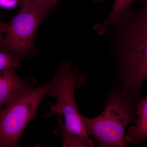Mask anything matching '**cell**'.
I'll return each instance as SVG.
<instances>
[{
  "instance_id": "6da1fadb",
  "label": "cell",
  "mask_w": 147,
  "mask_h": 147,
  "mask_svg": "<svg viewBox=\"0 0 147 147\" xmlns=\"http://www.w3.org/2000/svg\"><path fill=\"white\" fill-rule=\"evenodd\" d=\"M85 82V78L71 64L63 63L49 83L47 94L56 100L55 104L50 103L45 117L53 114L64 117L65 125L69 131L81 137L88 147H94L84 127L82 115L77 109L74 100L75 88Z\"/></svg>"
},
{
  "instance_id": "7a4b0ae2",
  "label": "cell",
  "mask_w": 147,
  "mask_h": 147,
  "mask_svg": "<svg viewBox=\"0 0 147 147\" xmlns=\"http://www.w3.org/2000/svg\"><path fill=\"white\" fill-rule=\"evenodd\" d=\"M137 108L121 95L111 98L100 115L94 118L82 116L88 135H92L99 147H126L125 131L130 123H137Z\"/></svg>"
},
{
  "instance_id": "3957f363",
  "label": "cell",
  "mask_w": 147,
  "mask_h": 147,
  "mask_svg": "<svg viewBox=\"0 0 147 147\" xmlns=\"http://www.w3.org/2000/svg\"><path fill=\"white\" fill-rule=\"evenodd\" d=\"M49 83L21 93L0 108V147L18 146L25 127L36 116Z\"/></svg>"
},
{
  "instance_id": "277c9868",
  "label": "cell",
  "mask_w": 147,
  "mask_h": 147,
  "mask_svg": "<svg viewBox=\"0 0 147 147\" xmlns=\"http://www.w3.org/2000/svg\"><path fill=\"white\" fill-rule=\"evenodd\" d=\"M47 1L32 0L22 5L20 12L9 24H4L1 40L6 49L16 54L30 49L40 22L47 11Z\"/></svg>"
},
{
  "instance_id": "5b68a950",
  "label": "cell",
  "mask_w": 147,
  "mask_h": 147,
  "mask_svg": "<svg viewBox=\"0 0 147 147\" xmlns=\"http://www.w3.org/2000/svg\"><path fill=\"white\" fill-rule=\"evenodd\" d=\"M120 49V70L123 84L121 95L137 105L141 87L147 78V40Z\"/></svg>"
},
{
  "instance_id": "8992f818",
  "label": "cell",
  "mask_w": 147,
  "mask_h": 147,
  "mask_svg": "<svg viewBox=\"0 0 147 147\" xmlns=\"http://www.w3.org/2000/svg\"><path fill=\"white\" fill-rule=\"evenodd\" d=\"M141 9L131 13L128 9L113 26L118 27L120 46H128L147 40V0L141 1Z\"/></svg>"
},
{
  "instance_id": "52a82bcc",
  "label": "cell",
  "mask_w": 147,
  "mask_h": 147,
  "mask_svg": "<svg viewBox=\"0 0 147 147\" xmlns=\"http://www.w3.org/2000/svg\"><path fill=\"white\" fill-rule=\"evenodd\" d=\"M33 79L23 80L16 74L15 69L0 71V108L22 92L34 88Z\"/></svg>"
},
{
  "instance_id": "ba28073f",
  "label": "cell",
  "mask_w": 147,
  "mask_h": 147,
  "mask_svg": "<svg viewBox=\"0 0 147 147\" xmlns=\"http://www.w3.org/2000/svg\"><path fill=\"white\" fill-rule=\"evenodd\" d=\"M137 123L129 129L125 142L136 145L147 138V96L139 102L137 108Z\"/></svg>"
},
{
  "instance_id": "9c48e42d",
  "label": "cell",
  "mask_w": 147,
  "mask_h": 147,
  "mask_svg": "<svg viewBox=\"0 0 147 147\" xmlns=\"http://www.w3.org/2000/svg\"><path fill=\"white\" fill-rule=\"evenodd\" d=\"M134 1L135 0H115L114 6L110 16L101 24L94 25L93 28L95 31L100 36L106 34L111 27L121 19L128 9L129 5Z\"/></svg>"
},
{
  "instance_id": "30bf717a",
  "label": "cell",
  "mask_w": 147,
  "mask_h": 147,
  "mask_svg": "<svg viewBox=\"0 0 147 147\" xmlns=\"http://www.w3.org/2000/svg\"><path fill=\"white\" fill-rule=\"evenodd\" d=\"M59 127L58 133L62 137V147H88L81 137L67 129L60 117H58Z\"/></svg>"
},
{
  "instance_id": "8fae6325",
  "label": "cell",
  "mask_w": 147,
  "mask_h": 147,
  "mask_svg": "<svg viewBox=\"0 0 147 147\" xmlns=\"http://www.w3.org/2000/svg\"><path fill=\"white\" fill-rule=\"evenodd\" d=\"M18 58L7 51H0V71L5 69H16L19 67Z\"/></svg>"
},
{
  "instance_id": "7c38bea8",
  "label": "cell",
  "mask_w": 147,
  "mask_h": 147,
  "mask_svg": "<svg viewBox=\"0 0 147 147\" xmlns=\"http://www.w3.org/2000/svg\"><path fill=\"white\" fill-rule=\"evenodd\" d=\"M61 1V0H48L46 5V9L47 11Z\"/></svg>"
},
{
  "instance_id": "4fadbf2b",
  "label": "cell",
  "mask_w": 147,
  "mask_h": 147,
  "mask_svg": "<svg viewBox=\"0 0 147 147\" xmlns=\"http://www.w3.org/2000/svg\"><path fill=\"white\" fill-rule=\"evenodd\" d=\"M4 24L0 23V40L2 38V34H3V28Z\"/></svg>"
},
{
  "instance_id": "5bb4252c",
  "label": "cell",
  "mask_w": 147,
  "mask_h": 147,
  "mask_svg": "<svg viewBox=\"0 0 147 147\" xmlns=\"http://www.w3.org/2000/svg\"><path fill=\"white\" fill-rule=\"evenodd\" d=\"M27 1V0H21V3L22 4L25 3Z\"/></svg>"
},
{
  "instance_id": "9a60e30c",
  "label": "cell",
  "mask_w": 147,
  "mask_h": 147,
  "mask_svg": "<svg viewBox=\"0 0 147 147\" xmlns=\"http://www.w3.org/2000/svg\"><path fill=\"white\" fill-rule=\"evenodd\" d=\"M32 1V0H27V1L25 3H26L30 1ZM25 3H24V4H25ZM22 5H23V4H22Z\"/></svg>"
}]
</instances>
